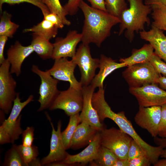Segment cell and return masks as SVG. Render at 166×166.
Here are the masks:
<instances>
[{
    "label": "cell",
    "mask_w": 166,
    "mask_h": 166,
    "mask_svg": "<svg viewBox=\"0 0 166 166\" xmlns=\"http://www.w3.org/2000/svg\"><path fill=\"white\" fill-rule=\"evenodd\" d=\"M34 52L31 45H22L18 41L11 45L7 51L6 58L10 64V72L19 76L24 60Z\"/></svg>",
    "instance_id": "obj_17"
},
{
    "label": "cell",
    "mask_w": 166,
    "mask_h": 166,
    "mask_svg": "<svg viewBox=\"0 0 166 166\" xmlns=\"http://www.w3.org/2000/svg\"><path fill=\"white\" fill-rule=\"evenodd\" d=\"M80 123L79 113L70 116L67 127L61 132L62 138L66 150L70 148L72 137L77 126Z\"/></svg>",
    "instance_id": "obj_28"
},
{
    "label": "cell",
    "mask_w": 166,
    "mask_h": 166,
    "mask_svg": "<svg viewBox=\"0 0 166 166\" xmlns=\"http://www.w3.org/2000/svg\"><path fill=\"white\" fill-rule=\"evenodd\" d=\"M81 34L75 30L69 31L64 38H58L53 43L52 58L73 57L76 53L77 45L81 41Z\"/></svg>",
    "instance_id": "obj_16"
},
{
    "label": "cell",
    "mask_w": 166,
    "mask_h": 166,
    "mask_svg": "<svg viewBox=\"0 0 166 166\" xmlns=\"http://www.w3.org/2000/svg\"><path fill=\"white\" fill-rule=\"evenodd\" d=\"M10 72L7 59L0 65V108L7 114L10 113L17 95V82Z\"/></svg>",
    "instance_id": "obj_6"
},
{
    "label": "cell",
    "mask_w": 166,
    "mask_h": 166,
    "mask_svg": "<svg viewBox=\"0 0 166 166\" xmlns=\"http://www.w3.org/2000/svg\"><path fill=\"white\" fill-rule=\"evenodd\" d=\"M31 69L41 80L38 100L40 105L38 111H42L49 108L59 93L57 88L59 80L51 76L47 70L43 71L37 65H32Z\"/></svg>",
    "instance_id": "obj_7"
},
{
    "label": "cell",
    "mask_w": 166,
    "mask_h": 166,
    "mask_svg": "<svg viewBox=\"0 0 166 166\" xmlns=\"http://www.w3.org/2000/svg\"><path fill=\"white\" fill-rule=\"evenodd\" d=\"M151 26L149 30L139 32L140 38L148 42L153 47L154 53L166 62V36L163 30Z\"/></svg>",
    "instance_id": "obj_19"
},
{
    "label": "cell",
    "mask_w": 166,
    "mask_h": 166,
    "mask_svg": "<svg viewBox=\"0 0 166 166\" xmlns=\"http://www.w3.org/2000/svg\"><path fill=\"white\" fill-rule=\"evenodd\" d=\"M160 119L159 124L158 135L161 138H166V104L161 106Z\"/></svg>",
    "instance_id": "obj_37"
},
{
    "label": "cell",
    "mask_w": 166,
    "mask_h": 166,
    "mask_svg": "<svg viewBox=\"0 0 166 166\" xmlns=\"http://www.w3.org/2000/svg\"><path fill=\"white\" fill-rule=\"evenodd\" d=\"M8 37L5 36H0V65L6 59L4 52L5 46Z\"/></svg>",
    "instance_id": "obj_43"
},
{
    "label": "cell",
    "mask_w": 166,
    "mask_h": 166,
    "mask_svg": "<svg viewBox=\"0 0 166 166\" xmlns=\"http://www.w3.org/2000/svg\"><path fill=\"white\" fill-rule=\"evenodd\" d=\"M44 19L49 21L58 29H62L64 27V25L61 19L56 14L50 13L44 16Z\"/></svg>",
    "instance_id": "obj_40"
},
{
    "label": "cell",
    "mask_w": 166,
    "mask_h": 166,
    "mask_svg": "<svg viewBox=\"0 0 166 166\" xmlns=\"http://www.w3.org/2000/svg\"><path fill=\"white\" fill-rule=\"evenodd\" d=\"M161 111V106H139L134 117V121L139 127L147 131L152 136L155 137L158 135Z\"/></svg>",
    "instance_id": "obj_13"
},
{
    "label": "cell",
    "mask_w": 166,
    "mask_h": 166,
    "mask_svg": "<svg viewBox=\"0 0 166 166\" xmlns=\"http://www.w3.org/2000/svg\"><path fill=\"white\" fill-rule=\"evenodd\" d=\"M126 66L122 62L118 63L110 57L101 54L99 59V70L92 80L90 85L95 89L103 87V82L106 77L115 70Z\"/></svg>",
    "instance_id": "obj_20"
},
{
    "label": "cell",
    "mask_w": 166,
    "mask_h": 166,
    "mask_svg": "<svg viewBox=\"0 0 166 166\" xmlns=\"http://www.w3.org/2000/svg\"><path fill=\"white\" fill-rule=\"evenodd\" d=\"M101 145L112 151L119 158L128 159V154L132 139L121 130L113 127L100 131Z\"/></svg>",
    "instance_id": "obj_4"
},
{
    "label": "cell",
    "mask_w": 166,
    "mask_h": 166,
    "mask_svg": "<svg viewBox=\"0 0 166 166\" xmlns=\"http://www.w3.org/2000/svg\"><path fill=\"white\" fill-rule=\"evenodd\" d=\"M11 143V138L9 133L2 127L0 126V144L2 145Z\"/></svg>",
    "instance_id": "obj_41"
},
{
    "label": "cell",
    "mask_w": 166,
    "mask_h": 166,
    "mask_svg": "<svg viewBox=\"0 0 166 166\" xmlns=\"http://www.w3.org/2000/svg\"><path fill=\"white\" fill-rule=\"evenodd\" d=\"M79 8L83 13L85 20L82 32V43H93L99 47L110 36L112 28L120 23V20L107 12L94 8L83 0Z\"/></svg>",
    "instance_id": "obj_1"
},
{
    "label": "cell",
    "mask_w": 166,
    "mask_h": 166,
    "mask_svg": "<svg viewBox=\"0 0 166 166\" xmlns=\"http://www.w3.org/2000/svg\"><path fill=\"white\" fill-rule=\"evenodd\" d=\"M144 3L148 5L155 3H160L166 7V0H145Z\"/></svg>",
    "instance_id": "obj_45"
},
{
    "label": "cell",
    "mask_w": 166,
    "mask_h": 166,
    "mask_svg": "<svg viewBox=\"0 0 166 166\" xmlns=\"http://www.w3.org/2000/svg\"><path fill=\"white\" fill-rule=\"evenodd\" d=\"M129 7L124 10L119 18L120 20L118 35L125 30L124 36L132 42L134 37V33L144 30V26L150 24L148 15L152 9L150 5H146L143 0H127Z\"/></svg>",
    "instance_id": "obj_2"
},
{
    "label": "cell",
    "mask_w": 166,
    "mask_h": 166,
    "mask_svg": "<svg viewBox=\"0 0 166 166\" xmlns=\"http://www.w3.org/2000/svg\"><path fill=\"white\" fill-rule=\"evenodd\" d=\"M122 76L129 88H138L149 84H159V74L149 61L127 67Z\"/></svg>",
    "instance_id": "obj_3"
},
{
    "label": "cell",
    "mask_w": 166,
    "mask_h": 166,
    "mask_svg": "<svg viewBox=\"0 0 166 166\" xmlns=\"http://www.w3.org/2000/svg\"><path fill=\"white\" fill-rule=\"evenodd\" d=\"M3 165L4 166H27L24 161L17 145L14 144L6 152Z\"/></svg>",
    "instance_id": "obj_29"
},
{
    "label": "cell",
    "mask_w": 166,
    "mask_h": 166,
    "mask_svg": "<svg viewBox=\"0 0 166 166\" xmlns=\"http://www.w3.org/2000/svg\"><path fill=\"white\" fill-rule=\"evenodd\" d=\"M113 166H128V159L118 158Z\"/></svg>",
    "instance_id": "obj_46"
},
{
    "label": "cell",
    "mask_w": 166,
    "mask_h": 166,
    "mask_svg": "<svg viewBox=\"0 0 166 166\" xmlns=\"http://www.w3.org/2000/svg\"><path fill=\"white\" fill-rule=\"evenodd\" d=\"M95 89L90 84L82 86L83 105L79 114V118L80 122H86L98 131H101L105 128L104 126L100 121L92 103V98Z\"/></svg>",
    "instance_id": "obj_15"
},
{
    "label": "cell",
    "mask_w": 166,
    "mask_h": 166,
    "mask_svg": "<svg viewBox=\"0 0 166 166\" xmlns=\"http://www.w3.org/2000/svg\"><path fill=\"white\" fill-rule=\"evenodd\" d=\"M151 164L150 160L146 155L140 156L128 160V166H149Z\"/></svg>",
    "instance_id": "obj_39"
},
{
    "label": "cell",
    "mask_w": 166,
    "mask_h": 166,
    "mask_svg": "<svg viewBox=\"0 0 166 166\" xmlns=\"http://www.w3.org/2000/svg\"><path fill=\"white\" fill-rule=\"evenodd\" d=\"M52 67L47 70L55 79L68 82L70 87L78 90H82V86L76 78L74 74L77 64L71 59L61 58L54 60Z\"/></svg>",
    "instance_id": "obj_14"
},
{
    "label": "cell",
    "mask_w": 166,
    "mask_h": 166,
    "mask_svg": "<svg viewBox=\"0 0 166 166\" xmlns=\"http://www.w3.org/2000/svg\"><path fill=\"white\" fill-rule=\"evenodd\" d=\"M81 0H68L63 6L67 15H73L78 10L80 3Z\"/></svg>",
    "instance_id": "obj_38"
},
{
    "label": "cell",
    "mask_w": 166,
    "mask_h": 166,
    "mask_svg": "<svg viewBox=\"0 0 166 166\" xmlns=\"http://www.w3.org/2000/svg\"><path fill=\"white\" fill-rule=\"evenodd\" d=\"M119 128L129 135L141 147L149 159L155 165L163 153V148L160 146H153L145 142L137 134L131 122L126 117L124 112L116 113L111 118Z\"/></svg>",
    "instance_id": "obj_5"
},
{
    "label": "cell",
    "mask_w": 166,
    "mask_h": 166,
    "mask_svg": "<svg viewBox=\"0 0 166 166\" xmlns=\"http://www.w3.org/2000/svg\"><path fill=\"white\" fill-rule=\"evenodd\" d=\"M149 62L156 72L160 75L166 77V63L154 53Z\"/></svg>",
    "instance_id": "obj_34"
},
{
    "label": "cell",
    "mask_w": 166,
    "mask_h": 166,
    "mask_svg": "<svg viewBox=\"0 0 166 166\" xmlns=\"http://www.w3.org/2000/svg\"><path fill=\"white\" fill-rule=\"evenodd\" d=\"M49 120L52 128L50 140V151L48 154L41 160L42 165L47 166L54 162L63 161L66 158L68 153L66 152L61 135L62 123L61 120L57 123V129H55L53 123L48 114L46 115Z\"/></svg>",
    "instance_id": "obj_12"
},
{
    "label": "cell",
    "mask_w": 166,
    "mask_h": 166,
    "mask_svg": "<svg viewBox=\"0 0 166 166\" xmlns=\"http://www.w3.org/2000/svg\"><path fill=\"white\" fill-rule=\"evenodd\" d=\"M150 6L152 9L151 14L153 19L151 25L166 31V7L160 3Z\"/></svg>",
    "instance_id": "obj_26"
},
{
    "label": "cell",
    "mask_w": 166,
    "mask_h": 166,
    "mask_svg": "<svg viewBox=\"0 0 166 166\" xmlns=\"http://www.w3.org/2000/svg\"><path fill=\"white\" fill-rule=\"evenodd\" d=\"M72 60L79 67L81 73L80 82L82 86L89 85L96 75L95 72L99 67V59L93 58L89 45L82 43Z\"/></svg>",
    "instance_id": "obj_8"
},
{
    "label": "cell",
    "mask_w": 166,
    "mask_h": 166,
    "mask_svg": "<svg viewBox=\"0 0 166 166\" xmlns=\"http://www.w3.org/2000/svg\"><path fill=\"white\" fill-rule=\"evenodd\" d=\"M101 145V134L100 131H98L85 148L76 154L72 155L68 153L63 161L69 165L76 163L82 165L90 163L95 159Z\"/></svg>",
    "instance_id": "obj_18"
},
{
    "label": "cell",
    "mask_w": 166,
    "mask_h": 166,
    "mask_svg": "<svg viewBox=\"0 0 166 166\" xmlns=\"http://www.w3.org/2000/svg\"><path fill=\"white\" fill-rule=\"evenodd\" d=\"M43 1L50 12L57 15L64 25L69 26L71 24L70 22L66 17L67 15L59 0H43Z\"/></svg>",
    "instance_id": "obj_31"
},
{
    "label": "cell",
    "mask_w": 166,
    "mask_h": 166,
    "mask_svg": "<svg viewBox=\"0 0 166 166\" xmlns=\"http://www.w3.org/2000/svg\"><path fill=\"white\" fill-rule=\"evenodd\" d=\"M160 156L162 157L166 158V149H164L163 153Z\"/></svg>",
    "instance_id": "obj_49"
},
{
    "label": "cell",
    "mask_w": 166,
    "mask_h": 166,
    "mask_svg": "<svg viewBox=\"0 0 166 166\" xmlns=\"http://www.w3.org/2000/svg\"><path fill=\"white\" fill-rule=\"evenodd\" d=\"M80 123L71 142L70 148L73 150L78 149L88 145L98 131L86 122Z\"/></svg>",
    "instance_id": "obj_21"
},
{
    "label": "cell",
    "mask_w": 166,
    "mask_h": 166,
    "mask_svg": "<svg viewBox=\"0 0 166 166\" xmlns=\"http://www.w3.org/2000/svg\"><path fill=\"white\" fill-rule=\"evenodd\" d=\"M154 48L151 44H146L140 49H133L129 57L121 58L119 61L124 63L127 67L149 61L154 53Z\"/></svg>",
    "instance_id": "obj_22"
},
{
    "label": "cell",
    "mask_w": 166,
    "mask_h": 166,
    "mask_svg": "<svg viewBox=\"0 0 166 166\" xmlns=\"http://www.w3.org/2000/svg\"><path fill=\"white\" fill-rule=\"evenodd\" d=\"M130 93L137 99L139 106H161L166 104V91L156 84L129 88Z\"/></svg>",
    "instance_id": "obj_10"
},
{
    "label": "cell",
    "mask_w": 166,
    "mask_h": 166,
    "mask_svg": "<svg viewBox=\"0 0 166 166\" xmlns=\"http://www.w3.org/2000/svg\"><path fill=\"white\" fill-rule=\"evenodd\" d=\"M118 158L110 150L101 145L95 159L90 164L93 166H113Z\"/></svg>",
    "instance_id": "obj_25"
},
{
    "label": "cell",
    "mask_w": 166,
    "mask_h": 166,
    "mask_svg": "<svg viewBox=\"0 0 166 166\" xmlns=\"http://www.w3.org/2000/svg\"><path fill=\"white\" fill-rule=\"evenodd\" d=\"M89 2L92 7L103 11H107L105 7V0H87Z\"/></svg>",
    "instance_id": "obj_42"
},
{
    "label": "cell",
    "mask_w": 166,
    "mask_h": 166,
    "mask_svg": "<svg viewBox=\"0 0 166 166\" xmlns=\"http://www.w3.org/2000/svg\"><path fill=\"white\" fill-rule=\"evenodd\" d=\"M83 105L82 90L69 86L66 90L59 91L49 109L51 111L61 109L70 117L81 112Z\"/></svg>",
    "instance_id": "obj_9"
},
{
    "label": "cell",
    "mask_w": 166,
    "mask_h": 166,
    "mask_svg": "<svg viewBox=\"0 0 166 166\" xmlns=\"http://www.w3.org/2000/svg\"><path fill=\"white\" fill-rule=\"evenodd\" d=\"M144 155H146V154L144 150L138 143L132 139L131 142L128 152V160H130L140 156Z\"/></svg>",
    "instance_id": "obj_35"
},
{
    "label": "cell",
    "mask_w": 166,
    "mask_h": 166,
    "mask_svg": "<svg viewBox=\"0 0 166 166\" xmlns=\"http://www.w3.org/2000/svg\"><path fill=\"white\" fill-rule=\"evenodd\" d=\"M154 166H166V158L158 160L156 163L154 165Z\"/></svg>",
    "instance_id": "obj_48"
},
{
    "label": "cell",
    "mask_w": 166,
    "mask_h": 166,
    "mask_svg": "<svg viewBox=\"0 0 166 166\" xmlns=\"http://www.w3.org/2000/svg\"><path fill=\"white\" fill-rule=\"evenodd\" d=\"M126 0H105L108 13L119 18L121 14L128 7Z\"/></svg>",
    "instance_id": "obj_32"
},
{
    "label": "cell",
    "mask_w": 166,
    "mask_h": 166,
    "mask_svg": "<svg viewBox=\"0 0 166 166\" xmlns=\"http://www.w3.org/2000/svg\"><path fill=\"white\" fill-rule=\"evenodd\" d=\"M27 2L34 5L41 10L43 16L50 13L48 8L43 2V0H0V10L2 12L3 4L6 3L10 4Z\"/></svg>",
    "instance_id": "obj_33"
},
{
    "label": "cell",
    "mask_w": 166,
    "mask_h": 166,
    "mask_svg": "<svg viewBox=\"0 0 166 166\" xmlns=\"http://www.w3.org/2000/svg\"><path fill=\"white\" fill-rule=\"evenodd\" d=\"M154 140L155 143L158 146L163 148H166V138H159L157 136L154 137Z\"/></svg>",
    "instance_id": "obj_44"
},
{
    "label": "cell",
    "mask_w": 166,
    "mask_h": 166,
    "mask_svg": "<svg viewBox=\"0 0 166 166\" xmlns=\"http://www.w3.org/2000/svg\"><path fill=\"white\" fill-rule=\"evenodd\" d=\"M11 15L6 11L2 13L0 17V36L12 38L19 27V25L11 21Z\"/></svg>",
    "instance_id": "obj_27"
},
{
    "label": "cell",
    "mask_w": 166,
    "mask_h": 166,
    "mask_svg": "<svg viewBox=\"0 0 166 166\" xmlns=\"http://www.w3.org/2000/svg\"><path fill=\"white\" fill-rule=\"evenodd\" d=\"M58 29L55 25L43 19L37 25L31 28L25 29L23 32H32L49 41L56 36L58 33Z\"/></svg>",
    "instance_id": "obj_24"
},
{
    "label": "cell",
    "mask_w": 166,
    "mask_h": 166,
    "mask_svg": "<svg viewBox=\"0 0 166 166\" xmlns=\"http://www.w3.org/2000/svg\"><path fill=\"white\" fill-rule=\"evenodd\" d=\"M159 84L162 89L166 90V77L160 76L159 79Z\"/></svg>",
    "instance_id": "obj_47"
},
{
    "label": "cell",
    "mask_w": 166,
    "mask_h": 166,
    "mask_svg": "<svg viewBox=\"0 0 166 166\" xmlns=\"http://www.w3.org/2000/svg\"><path fill=\"white\" fill-rule=\"evenodd\" d=\"M34 128L32 126L27 127L23 131L22 135V144L25 146L32 145L34 140Z\"/></svg>",
    "instance_id": "obj_36"
},
{
    "label": "cell",
    "mask_w": 166,
    "mask_h": 166,
    "mask_svg": "<svg viewBox=\"0 0 166 166\" xmlns=\"http://www.w3.org/2000/svg\"><path fill=\"white\" fill-rule=\"evenodd\" d=\"M31 45L34 51L43 60L52 58L53 50V44L49 40L35 33H33Z\"/></svg>",
    "instance_id": "obj_23"
},
{
    "label": "cell",
    "mask_w": 166,
    "mask_h": 166,
    "mask_svg": "<svg viewBox=\"0 0 166 166\" xmlns=\"http://www.w3.org/2000/svg\"><path fill=\"white\" fill-rule=\"evenodd\" d=\"M20 155L27 166H30L32 163L37 158L39 154L38 147L32 145L30 146H25L22 144L17 145Z\"/></svg>",
    "instance_id": "obj_30"
},
{
    "label": "cell",
    "mask_w": 166,
    "mask_h": 166,
    "mask_svg": "<svg viewBox=\"0 0 166 166\" xmlns=\"http://www.w3.org/2000/svg\"><path fill=\"white\" fill-rule=\"evenodd\" d=\"M19 95L20 93H17L9 116L1 125L9 133L12 143L19 138L23 131L21 127L22 115L20 114L23 109L34 99V96L30 95L26 101L22 102Z\"/></svg>",
    "instance_id": "obj_11"
}]
</instances>
